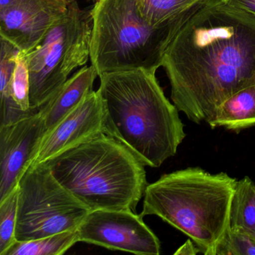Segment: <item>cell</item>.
<instances>
[{"label":"cell","instance_id":"6da1fadb","mask_svg":"<svg viewBox=\"0 0 255 255\" xmlns=\"http://www.w3.org/2000/svg\"><path fill=\"white\" fill-rule=\"evenodd\" d=\"M162 67L177 110L208 123L224 101L255 85V14L207 0L173 38Z\"/></svg>","mask_w":255,"mask_h":255},{"label":"cell","instance_id":"7a4b0ae2","mask_svg":"<svg viewBox=\"0 0 255 255\" xmlns=\"http://www.w3.org/2000/svg\"><path fill=\"white\" fill-rule=\"evenodd\" d=\"M98 89L105 132L122 141L147 166L158 168L177 153L186 137L179 110L149 70L101 74Z\"/></svg>","mask_w":255,"mask_h":255},{"label":"cell","instance_id":"3957f363","mask_svg":"<svg viewBox=\"0 0 255 255\" xmlns=\"http://www.w3.org/2000/svg\"><path fill=\"white\" fill-rule=\"evenodd\" d=\"M44 162L56 180L90 211L135 212L147 186L144 162L105 131Z\"/></svg>","mask_w":255,"mask_h":255},{"label":"cell","instance_id":"277c9868","mask_svg":"<svg viewBox=\"0 0 255 255\" xmlns=\"http://www.w3.org/2000/svg\"><path fill=\"white\" fill-rule=\"evenodd\" d=\"M238 180L192 167L164 174L147 184L140 216L154 215L187 235L205 255L228 229L231 199Z\"/></svg>","mask_w":255,"mask_h":255},{"label":"cell","instance_id":"5b68a950","mask_svg":"<svg viewBox=\"0 0 255 255\" xmlns=\"http://www.w3.org/2000/svg\"><path fill=\"white\" fill-rule=\"evenodd\" d=\"M204 2L153 26L140 14L136 0H98L91 10L90 41V60L98 77L138 68L156 72L173 38Z\"/></svg>","mask_w":255,"mask_h":255},{"label":"cell","instance_id":"8992f818","mask_svg":"<svg viewBox=\"0 0 255 255\" xmlns=\"http://www.w3.org/2000/svg\"><path fill=\"white\" fill-rule=\"evenodd\" d=\"M92 19L77 1L26 55L29 73V107L39 111L65 84L69 76L90 58Z\"/></svg>","mask_w":255,"mask_h":255},{"label":"cell","instance_id":"52a82bcc","mask_svg":"<svg viewBox=\"0 0 255 255\" xmlns=\"http://www.w3.org/2000/svg\"><path fill=\"white\" fill-rule=\"evenodd\" d=\"M17 189V241L77 231L90 212L56 180L44 162L30 165Z\"/></svg>","mask_w":255,"mask_h":255},{"label":"cell","instance_id":"ba28073f","mask_svg":"<svg viewBox=\"0 0 255 255\" xmlns=\"http://www.w3.org/2000/svg\"><path fill=\"white\" fill-rule=\"evenodd\" d=\"M79 242L139 255H159L160 242L143 217L127 210H92L77 230Z\"/></svg>","mask_w":255,"mask_h":255},{"label":"cell","instance_id":"9c48e42d","mask_svg":"<svg viewBox=\"0 0 255 255\" xmlns=\"http://www.w3.org/2000/svg\"><path fill=\"white\" fill-rule=\"evenodd\" d=\"M67 11L60 0H15L0 8V38L28 54Z\"/></svg>","mask_w":255,"mask_h":255},{"label":"cell","instance_id":"30bf717a","mask_svg":"<svg viewBox=\"0 0 255 255\" xmlns=\"http://www.w3.org/2000/svg\"><path fill=\"white\" fill-rule=\"evenodd\" d=\"M45 134V124L40 110L36 114L0 127V201L17 189Z\"/></svg>","mask_w":255,"mask_h":255},{"label":"cell","instance_id":"8fae6325","mask_svg":"<svg viewBox=\"0 0 255 255\" xmlns=\"http://www.w3.org/2000/svg\"><path fill=\"white\" fill-rule=\"evenodd\" d=\"M102 131H105L104 104L99 92L93 90L51 131L44 135L30 165L46 162Z\"/></svg>","mask_w":255,"mask_h":255},{"label":"cell","instance_id":"7c38bea8","mask_svg":"<svg viewBox=\"0 0 255 255\" xmlns=\"http://www.w3.org/2000/svg\"><path fill=\"white\" fill-rule=\"evenodd\" d=\"M98 74L92 65L83 67L68 79L57 93L40 110L45 124L46 133L51 131L93 91Z\"/></svg>","mask_w":255,"mask_h":255},{"label":"cell","instance_id":"4fadbf2b","mask_svg":"<svg viewBox=\"0 0 255 255\" xmlns=\"http://www.w3.org/2000/svg\"><path fill=\"white\" fill-rule=\"evenodd\" d=\"M212 128L223 127L240 132L255 125V85L239 91L224 101L208 122Z\"/></svg>","mask_w":255,"mask_h":255},{"label":"cell","instance_id":"5bb4252c","mask_svg":"<svg viewBox=\"0 0 255 255\" xmlns=\"http://www.w3.org/2000/svg\"><path fill=\"white\" fill-rule=\"evenodd\" d=\"M1 39L0 49V95L1 114L0 127L11 125L20 119L34 114L33 111L22 110L11 98V82L15 65V58L19 50L4 38Z\"/></svg>","mask_w":255,"mask_h":255},{"label":"cell","instance_id":"9a60e30c","mask_svg":"<svg viewBox=\"0 0 255 255\" xmlns=\"http://www.w3.org/2000/svg\"><path fill=\"white\" fill-rule=\"evenodd\" d=\"M228 228L255 241V183L250 177L237 181L231 199Z\"/></svg>","mask_w":255,"mask_h":255},{"label":"cell","instance_id":"2e32d148","mask_svg":"<svg viewBox=\"0 0 255 255\" xmlns=\"http://www.w3.org/2000/svg\"><path fill=\"white\" fill-rule=\"evenodd\" d=\"M79 243L77 231L28 241H16L4 255H60Z\"/></svg>","mask_w":255,"mask_h":255},{"label":"cell","instance_id":"e0dca14e","mask_svg":"<svg viewBox=\"0 0 255 255\" xmlns=\"http://www.w3.org/2000/svg\"><path fill=\"white\" fill-rule=\"evenodd\" d=\"M207 0H136L143 18L153 26H160L174 20L197 4Z\"/></svg>","mask_w":255,"mask_h":255},{"label":"cell","instance_id":"ac0fdd59","mask_svg":"<svg viewBox=\"0 0 255 255\" xmlns=\"http://www.w3.org/2000/svg\"><path fill=\"white\" fill-rule=\"evenodd\" d=\"M18 189L0 201V255H4L15 243Z\"/></svg>","mask_w":255,"mask_h":255},{"label":"cell","instance_id":"d6986e66","mask_svg":"<svg viewBox=\"0 0 255 255\" xmlns=\"http://www.w3.org/2000/svg\"><path fill=\"white\" fill-rule=\"evenodd\" d=\"M11 98L23 111H35L29 107V73L26 55L19 51L11 82Z\"/></svg>","mask_w":255,"mask_h":255},{"label":"cell","instance_id":"ffe728a7","mask_svg":"<svg viewBox=\"0 0 255 255\" xmlns=\"http://www.w3.org/2000/svg\"><path fill=\"white\" fill-rule=\"evenodd\" d=\"M216 255H255V241L228 228L216 248Z\"/></svg>","mask_w":255,"mask_h":255},{"label":"cell","instance_id":"44dd1931","mask_svg":"<svg viewBox=\"0 0 255 255\" xmlns=\"http://www.w3.org/2000/svg\"><path fill=\"white\" fill-rule=\"evenodd\" d=\"M228 5L246 10L255 15V0H224Z\"/></svg>","mask_w":255,"mask_h":255},{"label":"cell","instance_id":"7402d4cb","mask_svg":"<svg viewBox=\"0 0 255 255\" xmlns=\"http://www.w3.org/2000/svg\"><path fill=\"white\" fill-rule=\"evenodd\" d=\"M199 248L192 241L191 239L188 240L183 246H180L175 252L174 255H195L200 253Z\"/></svg>","mask_w":255,"mask_h":255},{"label":"cell","instance_id":"603a6c76","mask_svg":"<svg viewBox=\"0 0 255 255\" xmlns=\"http://www.w3.org/2000/svg\"><path fill=\"white\" fill-rule=\"evenodd\" d=\"M15 0H0V8H3L12 3Z\"/></svg>","mask_w":255,"mask_h":255},{"label":"cell","instance_id":"cb8c5ba5","mask_svg":"<svg viewBox=\"0 0 255 255\" xmlns=\"http://www.w3.org/2000/svg\"><path fill=\"white\" fill-rule=\"evenodd\" d=\"M62 2H65L66 5H70V4L72 3V2H75L77 0H60Z\"/></svg>","mask_w":255,"mask_h":255},{"label":"cell","instance_id":"d4e9b609","mask_svg":"<svg viewBox=\"0 0 255 255\" xmlns=\"http://www.w3.org/2000/svg\"><path fill=\"white\" fill-rule=\"evenodd\" d=\"M92 1H94V2H98V0H92Z\"/></svg>","mask_w":255,"mask_h":255}]
</instances>
